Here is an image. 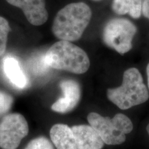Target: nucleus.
Segmentation results:
<instances>
[{
	"instance_id": "obj_1",
	"label": "nucleus",
	"mask_w": 149,
	"mask_h": 149,
	"mask_svg": "<svg viewBox=\"0 0 149 149\" xmlns=\"http://www.w3.org/2000/svg\"><path fill=\"white\" fill-rule=\"evenodd\" d=\"M91 17V9L85 3L68 4L57 13L54 19L53 34L61 40H78L88 26Z\"/></svg>"
},
{
	"instance_id": "obj_2",
	"label": "nucleus",
	"mask_w": 149,
	"mask_h": 149,
	"mask_svg": "<svg viewBox=\"0 0 149 149\" xmlns=\"http://www.w3.org/2000/svg\"><path fill=\"white\" fill-rule=\"evenodd\" d=\"M57 149H102L104 141L92 126L55 124L50 132Z\"/></svg>"
},
{
	"instance_id": "obj_3",
	"label": "nucleus",
	"mask_w": 149,
	"mask_h": 149,
	"mask_svg": "<svg viewBox=\"0 0 149 149\" xmlns=\"http://www.w3.org/2000/svg\"><path fill=\"white\" fill-rule=\"evenodd\" d=\"M48 67L75 74L84 73L90 67V60L86 52L70 42H56L44 53Z\"/></svg>"
},
{
	"instance_id": "obj_4",
	"label": "nucleus",
	"mask_w": 149,
	"mask_h": 149,
	"mask_svg": "<svg viewBox=\"0 0 149 149\" xmlns=\"http://www.w3.org/2000/svg\"><path fill=\"white\" fill-rule=\"evenodd\" d=\"M107 97L120 109L126 110L146 102L149 94L140 72L130 68L124 72L120 86L108 89Z\"/></svg>"
},
{
	"instance_id": "obj_5",
	"label": "nucleus",
	"mask_w": 149,
	"mask_h": 149,
	"mask_svg": "<svg viewBox=\"0 0 149 149\" xmlns=\"http://www.w3.org/2000/svg\"><path fill=\"white\" fill-rule=\"evenodd\" d=\"M87 119L90 126L98 133L104 144L108 145L122 144L126 140V135L133 129L131 120L122 113H118L111 119L98 113H91Z\"/></svg>"
},
{
	"instance_id": "obj_6",
	"label": "nucleus",
	"mask_w": 149,
	"mask_h": 149,
	"mask_svg": "<svg viewBox=\"0 0 149 149\" xmlns=\"http://www.w3.org/2000/svg\"><path fill=\"white\" fill-rule=\"evenodd\" d=\"M136 33L137 28L129 20L114 18L104 26L103 40L108 46L123 55L132 48V42Z\"/></svg>"
},
{
	"instance_id": "obj_7",
	"label": "nucleus",
	"mask_w": 149,
	"mask_h": 149,
	"mask_svg": "<svg viewBox=\"0 0 149 149\" xmlns=\"http://www.w3.org/2000/svg\"><path fill=\"white\" fill-rule=\"evenodd\" d=\"M29 133V125L23 115L12 113L0 122V147L2 149H16Z\"/></svg>"
},
{
	"instance_id": "obj_8",
	"label": "nucleus",
	"mask_w": 149,
	"mask_h": 149,
	"mask_svg": "<svg viewBox=\"0 0 149 149\" xmlns=\"http://www.w3.org/2000/svg\"><path fill=\"white\" fill-rule=\"evenodd\" d=\"M60 88L64 96L52 105V109L57 113H66L77 105L81 97V90L79 84L72 79L61 81Z\"/></svg>"
},
{
	"instance_id": "obj_9",
	"label": "nucleus",
	"mask_w": 149,
	"mask_h": 149,
	"mask_svg": "<svg viewBox=\"0 0 149 149\" xmlns=\"http://www.w3.org/2000/svg\"><path fill=\"white\" fill-rule=\"evenodd\" d=\"M7 2L23 10L26 17L34 26L44 24L48 19L45 0H6Z\"/></svg>"
},
{
	"instance_id": "obj_10",
	"label": "nucleus",
	"mask_w": 149,
	"mask_h": 149,
	"mask_svg": "<svg viewBox=\"0 0 149 149\" xmlns=\"http://www.w3.org/2000/svg\"><path fill=\"white\" fill-rule=\"evenodd\" d=\"M3 70L8 81L19 89L25 88L29 79L16 57L7 56L3 61Z\"/></svg>"
},
{
	"instance_id": "obj_11",
	"label": "nucleus",
	"mask_w": 149,
	"mask_h": 149,
	"mask_svg": "<svg viewBox=\"0 0 149 149\" xmlns=\"http://www.w3.org/2000/svg\"><path fill=\"white\" fill-rule=\"evenodd\" d=\"M112 8L117 15L128 14L134 19L140 17L142 0H113Z\"/></svg>"
},
{
	"instance_id": "obj_12",
	"label": "nucleus",
	"mask_w": 149,
	"mask_h": 149,
	"mask_svg": "<svg viewBox=\"0 0 149 149\" xmlns=\"http://www.w3.org/2000/svg\"><path fill=\"white\" fill-rule=\"evenodd\" d=\"M29 68L35 75H43L49 70L50 67L46 64L44 54H38L29 59Z\"/></svg>"
},
{
	"instance_id": "obj_13",
	"label": "nucleus",
	"mask_w": 149,
	"mask_h": 149,
	"mask_svg": "<svg viewBox=\"0 0 149 149\" xmlns=\"http://www.w3.org/2000/svg\"><path fill=\"white\" fill-rule=\"evenodd\" d=\"M10 29L8 21L0 16V56L3 55L6 49L8 35Z\"/></svg>"
},
{
	"instance_id": "obj_14",
	"label": "nucleus",
	"mask_w": 149,
	"mask_h": 149,
	"mask_svg": "<svg viewBox=\"0 0 149 149\" xmlns=\"http://www.w3.org/2000/svg\"><path fill=\"white\" fill-rule=\"evenodd\" d=\"M25 149H54V148L46 137H40L30 141Z\"/></svg>"
},
{
	"instance_id": "obj_15",
	"label": "nucleus",
	"mask_w": 149,
	"mask_h": 149,
	"mask_svg": "<svg viewBox=\"0 0 149 149\" xmlns=\"http://www.w3.org/2000/svg\"><path fill=\"white\" fill-rule=\"evenodd\" d=\"M13 99L10 95L0 91V115L6 113L10 109Z\"/></svg>"
},
{
	"instance_id": "obj_16",
	"label": "nucleus",
	"mask_w": 149,
	"mask_h": 149,
	"mask_svg": "<svg viewBox=\"0 0 149 149\" xmlns=\"http://www.w3.org/2000/svg\"><path fill=\"white\" fill-rule=\"evenodd\" d=\"M141 12L145 17L148 18L149 19V0H144L142 3Z\"/></svg>"
},
{
	"instance_id": "obj_17",
	"label": "nucleus",
	"mask_w": 149,
	"mask_h": 149,
	"mask_svg": "<svg viewBox=\"0 0 149 149\" xmlns=\"http://www.w3.org/2000/svg\"><path fill=\"white\" fill-rule=\"evenodd\" d=\"M146 74H147V80H148V86L149 89V63L146 68Z\"/></svg>"
},
{
	"instance_id": "obj_18",
	"label": "nucleus",
	"mask_w": 149,
	"mask_h": 149,
	"mask_svg": "<svg viewBox=\"0 0 149 149\" xmlns=\"http://www.w3.org/2000/svg\"><path fill=\"white\" fill-rule=\"evenodd\" d=\"M146 130H147V132H148V134L149 135V124H148V126H147V127H146Z\"/></svg>"
},
{
	"instance_id": "obj_19",
	"label": "nucleus",
	"mask_w": 149,
	"mask_h": 149,
	"mask_svg": "<svg viewBox=\"0 0 149 149\" xmlns=\"http://www.w3.org/2000/svg\"><path fill=\"white\" fill-rule=\"evenodd\" d=\"M93 1H100V0H93Z\"/></svg>"
}]
</instances>
